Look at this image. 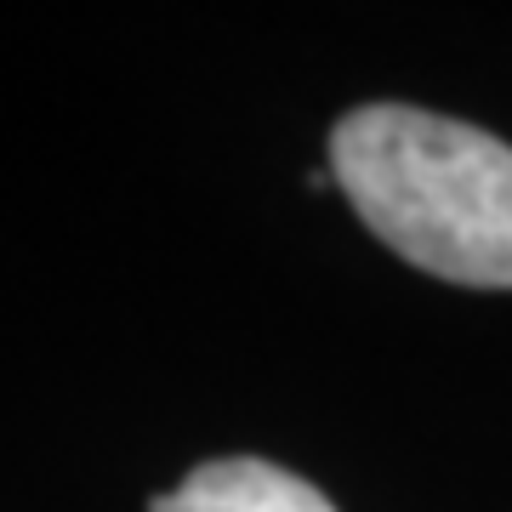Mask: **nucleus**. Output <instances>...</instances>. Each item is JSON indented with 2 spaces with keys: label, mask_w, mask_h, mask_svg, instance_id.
I'll return each mask as SVG.
<instances>
[{
  "label": "nucleus",
  "mask_w": 512,
  "mask_h": 512,
  "mask_svg": "<svg viewBox=\"0 0 512 512\" xmlns=\"http://www.w3.org/2000/svg\"><path fill=\"white\" fill-rule=\"evenodd\" d=\"M330 177L410 268L512 291V148L410 103H365L330 131Z\"/></svg>",
  "instance_id": "nucleus-1"
},
{
  "label": "nucleus",
  "mask_w": 512,
  "mask_h": 512,
  "mask_svg": "<svg viewBox=\"0 0 512 512\" xmlns=\"http://www.w3.org/2000/svg\"><path fill=\"white\" fill-rule=\"evenodd\" d=\"M148 512H336L308 478L285 473L274 461L228 456L205 461L194 473L148 501Z\"/></svg>",
  "instance_id": "nucleus-2"
}]
</instances>
